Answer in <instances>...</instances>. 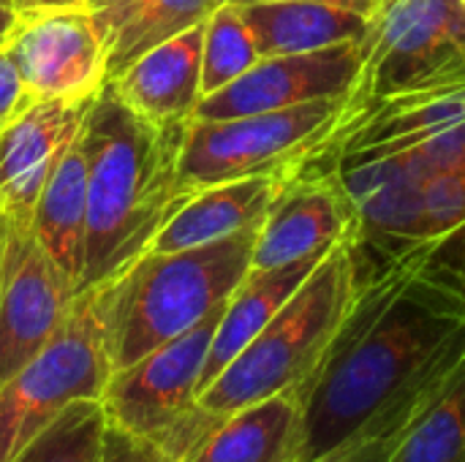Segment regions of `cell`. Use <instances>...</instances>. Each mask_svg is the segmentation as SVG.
Listing matches in <instances>:
<instances>
[{"label":"cell","instance_id":"obj_1","mask_svg":"<svg viewBox=\"0 0 465 462\" xmlns=\"http://www.w3.org/2000/svg\"><path fill=\"white\" fill-rule=\"evenodd\" d=\"M302 400L300 462L417 419L465 359V313L422 283L373 270Z\"/></svg>","mask_w":465,"mask_h":462},{"label":"cell","instance_id":"obj_2","mask_svg":"<svg viewBox=\"0 0 465 462\" xmlns=\"http://www.w3.org/2000/svg\"><path fill=\"white\" fill-rule=\"evenodd\" d=\"M191 120L155 123L106 82L84 117L87 234L79 294L144 256L185 202L177 188Z\"/></svg>","mask_w":465,"mask_h":462},{"label":"cell","instance_id":"obj_3","mask_svg":"<svg viewBox=\"0 0 465 462\" xmlns=\"http://www.w3.org/2000/svg\"><path fill=\"white\" fill-rule=\"evenodd\" d=\"M259 226L199 248L169 253L147 251L106 286L95 289L106 324L112 373L185 335L226 305L251 272Z\"/></svg>","mask_w":465,"mask_h":462},{"label":"cell","instance_id":"obj_4","mask_svg":"<svg viewBox=\"0 0 465 462\" xmlns=\"http://www.w3.org/2000/svg\"><path fill=\"white\" fill-rule=\"evenodd\" d=\"M357 267L349 240L335 245L272 321L199 395L215 417L264 398L302 389L357 302Z\"/></svg>","mask_w":465,"mask_h":462},{"label":"cell","instance_id":"obj_5","mask_svg":"<svg viewBox=\"0 0 465 462\" xmlns=\"http://www.w3.org/2000/svg\"><path fill=\"white\" fill-rule=\"evenodd\" d=\"M346 98H322L292 109L226 120H191L177 188L188 199L210 185L294 174L313 163L335 136Z\"/></svg>","mask_w":465,"mask_h":462},{"label":"cell","instance_id":"obj_6","mask_svg":"<svg viewBox=\"0 0 465 462\" xmlns=\"http://www.w3.org/2000/svg\"><path fill=\"white\" fill-rule=\"evenodd\" d=\"M221 313L223 305L185 335L114 370L101 395L106 422L158 444L174 462L185 460L221 419L199 406L202 373Z\"/></svg>","mask_w":465,"mask_h":462},{"label":"cell","instance_id":"obj_7","mask_svg":"<svg viewBox=\"0 0 465 462\" xmlns=\"http://www.w3.org/2000/svg\"><path fill=\"white\" fill-rule=\"evenodd\" d=\"M360 49L362 60L335 133L390 95L465 76V5L460 0H379Z\"/></svg>","mask_w":465,"mask_h":462},{"label":"cell","instance_id":"obj_8","mask_svg":"<svg viewBox=\"0 0 465 462\" xmlns=\"http://www.w3.org/2000/svg\"><path fill=\"white\" fill-rule=\"evenodd\" d=\"M112 376L104 310L82 291L54 338L0 387V462L79 400H101Z\"/></svg>","mask_w":465,"mask_h":462},{"label":"cell","instance_id":"obj_9","mask_svg":"<svg viewBox=\"0 0 465 462\" xmlns=\"http://www.w3.org/2000/svg\"><path fill=\"white\" fill-rule=\"evenodd\" d=\"M74 300L30 221L0 215V387L54 338Z\"/></svg>","mask_w":465,"mask_h":462},{"label":"cell","instance_id":"obj_10","mask_svg":"<svg viewBox=\"0 0 465 462\" xmlns=\"http://www.w3.org/2000/svg\"><path fill=\"white\" fill-rule=\"evenodd\" d=\"M5 49L33 101L90 98L106 84V52L84 8L16 19Z\"/></svg>","mask_w":465,"mask_h":462},{"label":"cell","instance_id":"obj_11","mask_svg":"<svg viewBox=\"0 0 465 462\" xmlns=\"http://www.w3.org/2000/svg\"><path fill=\"white\" fill-rule=\"evenodd\" d=\"M360 60V44L262 57L240 79L213 95H204L193 112V120H226L256 112L292 109L322 98H346Z\"/></svg>","mask_w":465,"mask_h":462},{"label":"cell","instance_id":"obj_12","mask_svg":"<svg viewBox=\"0 0 465 462\" xmlns=\"http://www.w3.org/2000/svg\"><path fill=\"white\" fill-rule=\"evenodd\" d=\"M354 229L351 204L330 172L300 169L272 199L256 242L251 270H272L327 256Z\"/></svg>","mask_w":465,"mask_h":462},{"label":"cell","instance_id":"obj_13","mask_svg":"<svg viewBox=\"0 0 465 462\" xmlns=\"http://www.w3.org/2000/svg\"><path fill=\"white\" fill-rule=\"evenodd\" d=\"M460 123H465V76L406 90L368 106L305 169L332 172L343 161L401 150Z\"/></svg>","mask_w":465,"mask_h":462},{"label":"cell","instance_id":"obj_14","mask_svg":"<svg viewBox=\"0 0 465 462\" xmlns=\"http://www.w3.org/2000/svg\"><path fill=\"white\" fill-rule=\"evenodd\" d=\"M93 98L35 101L5 128L0 147V215L33 218L35 202L54 163L82 131Z\"/></svg>","mask_w":465,"mask_h":462},{"label":"cell","instance_id":"obj_15","mask_svg":"<svg viewBox=\"0 0 465 462\" xmlns=\"http://www.w3.org/2000/svg\"><path fill=\"white\" fill-rule=\"evenodd\" d=\"M262 57L362 44L379 0H270L240 5Z\"/></svg>","mask_w":465,"mask_h":462},{"label":"cell","instance_id":"obj_16","mask_svg":"<svg viewBox=\"0 0 465 462\" xmlns=\"http://www.w3.org/2000/svg\"><path fill=\"white\" fill-rule=\"evenodd\" d=\"M226 0H87L106 52V82L123 76L150 49L204 25Z\"/></svg>","mask_w":465,"mask_h":462},{"label":"cell","instance_id":"obj_17","mask_svg":"<svg viewBox=\"0 0 465 462\" xmlns=\"http://www.w3.org/2000/svg\"><path fill=\"white\" fill-rule=\"evenodd\" d=\"M289 177L292 174L245 177L196 191L166 221V226L153 240L150 251L169 253L199 248L245 231L251 226H259Z\"/></svg>","mask_w":465,"mask_h":462},{"label":"cell","instance_id":"obj_18","mask_svg":"<svg viewBox=\"0 0 465 462\" xmlns=\"http://www.w3.org/2000/svg\"><path fill=\"white\" fill-rule=\"evenodd\" d=\"M300 452L302 400L292 389L221 417L183 462H300Z\"/></svg>","mask_w":465,"mask_h":462},{"label":"cell","instance_id":"obj_19","mask_svg":"<svg viewBox=\"0 0 465 462\" xmlns=\"http://www.w3.org/2000/svg\"><path fill=\"white\" fill-rule=\"evenodd\" d=\"M202 38L196 25L142 54L112 84L144 117L155 123L193 120L202 101Z\"/></svg>","mask_w":465,"mask_h":462},{"label":"cell","instance_id":"obj_20","mask_svg":"<svg viewBox=\"0 0 465 462\" xmlns=\"http://www.w3.org/2000/svg\"><path fill=\"white\" fill-rule=\"evenodd\" d=\"M30 229L79 297L87 234V161L82 131L54 163L35 202Z\"/></svg>","mask_w":465,"mask_h":462},{"label":"cell","instance_id":"obj_21","mask_svg":"<svg viewBox=\"0 0 465 462\" xmlns=\"http://www.w3.org/2000/svg\"><path fill=\"white\" fill-rule=\"evenodd\" d=\"M322 259L324 256L294 261L286 267H272V270H251L242 278V283L226 300L218 329L213 335V346L202 373V392L272 321V316L294 297V291L305 283V278L319 267Z\"/></svg>","mask_w":465,"mask_h":462},{"label":"cell","instance_id":"obj_22","mask_svg":"<svg viewBox=\"0 0 465 462\" xmlns=\"http://www.w3.org/2000/svg\"><path fill=\"white\" fill-rule=\"evenodd\" d=\"M390 462H465V359L409 425Z\"/></svg>","mask_w":465,"mask_h":462},{"label":"cell","instance_id":"obj_23","mask_svg":"<svg viewBox=\"0 0 465 462\" xmlns=\"http://www.w3.org/2000/svg\"><path fill=\"white\" fill-rule=\"evenodd\" d=\"M381 267L395 270V272L422 283L425 289L436 291L439 297H444L460 313H465V221L458 223L455 229L444 231L441 237L403 248L381 261L360 264L357 275H365V272H373Z\"/></svg>","mask_w":465,"mask_h":462},{"label":"cell","instance_id":"obj_24","mask_svg":"<svg viewBox=\"0 0 465 462\" xmlns=\"http://www.w3.org/2000/svg\"><path fill=\"white\" fill-rule=\"evenodd\" d=\"M106 428L101 400H79L35 433L8 462H101Z\"/></svg>","mask_w":465,"mask_h":462},{"label":"cell","instance_id":"obj_25","mask_svg":"<svg viewBox=\"0 0 465 462\" xmlns=\"http://www.w3.org/2000/svg\"><path fill=\"white\" fill-rule=\"evenodd\" d=\"M262 60L256 35L240 5L223 3L204 22L202 38V98L223 90Z\"/></svg>","mask_w":465,"mask_h":462},{"label":"cell","instance_id":"obj_26","mask_svg":"<svg viewBox=\"0 0 465 462\" xmlns=\"http://www.w3.org/2000/svg\"><path fill=\"white\" fill-rule=\"evenodd\" d=\"M411 422L381 430V433H373V436H365V438H357V441H349L341 449L330 452L327 457L316 462H390L392 452L398 449V444H401V438H403V433L409 430Z\"/></svg>","mask_w":465,"mask_h":462},{"label":"cell","instance_id":"obj_27","mask_svg":"<svg viewBox=\"0 0 465 462\" xmlns=\"http://www.w3.org/2000/svg\"><path fill=\"white\" fill-rule=\"evenodd\" d=\"M30 103L35 101L27 95L25 82L16 71V63L3 41L0 44V131H5Z\"/></svg>","mask_w":465,"mask_h":462},{"label":"cell","instance_id":"obj_28","mask_svg":"<svg viewBox=\"0 0 465 462\" xmlns=\"http://www.w3.org/2000/svg\"><path fill=\"white\" fill-rule=\"evenodd\" d=\"M101 462H174L158 444L147 438L128 436L117 428H106L104 438V455Z\"/></svg>","mask_w":465,"mask_h":462},{"label":"cell","instance_id":"obj_29","mask_svg":"<svg viewBox=\"0 0 465 462\" xmlns=\"http://www.w3.org/2000/svg\"><path fill=\"white\" fill-rule=\"evenodd\" d=\"M16 19L25 16H41V14H54V11H74V8H84L87 0H8Z\"/></svg>","mask_w":465,"mask_h":462},{"label":"cell","instance_id":"obj_30","mask_svg":"<svg viewBox=\"0 0 465 462\" xmlns=\"http://www.w3.org/2000/svg\"><path fill=\"white\" fill-rule=\"evenodd\" d=\"M14 25H16V14L11 8V3L8 0H0V44L8 38V33L14 30Z\"/></svg>","mask_w":465,"mask_h":462},{"label":"cell","instance_id":"obj_31","mask_svg":"<svg viewBox=\"0 0 465 462\" xmlns=\"http://www.w3.org/2000/svg\"><path fill=\"white\" fill-rule=\"evenodd\" d=\"M232 5H253V3H270V0H226Z\"/></svg>","mask_w":465,"mask_h":462},{"label":"cell","instance_id":"obj_32","mask_svg":"<svg viewBox=\"0 0 465 462\" xmlns=\"http://www.w3.org/2000/svg\"><path fill=\"white\" fill-rule=\"evenodd\" d=\"M3 133H5V131H0V147H3Z\"/></svg>","mask_w":465,"mask_h":462},{"label":"cell","instance_id":"obj_33","mask_svg":"<svg viewBox=\"0 0 465 462\" xmlns=\"http://www.w3.org/2000/svg\"><path fill=\"white\" fill-rule=\"evenodd\" d=\"M460 3H463V5H465V0H460Z\"/></svg>","mask_w":465,"mask_h":462}]
</instances>
